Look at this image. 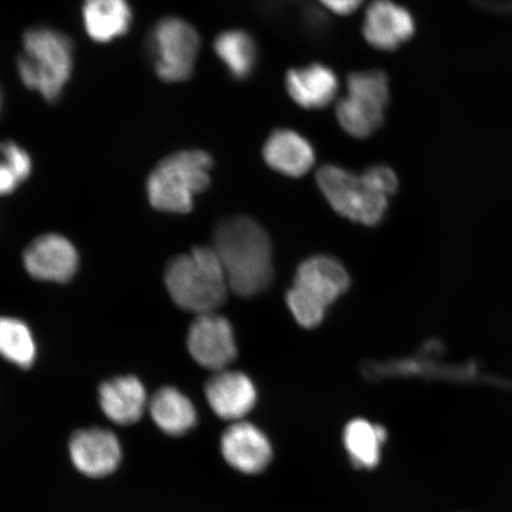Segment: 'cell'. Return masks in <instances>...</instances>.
Masks as SVG:
<instances>
[{
	"instance_id": "cell-1",
	"label": "cell",
	"mask_w": 512,
	"mask_h": 512,
	"mask_svg": "<svg viewBox=\"0 0 512 512\" xmlns=\"http://www.w3.org/2000/svg\"><path fill=\"white\" fill-rule=\"evenodd\" d=\"M213 248L226 272L230 291L252 298L271 286L274 268L270 236L251 217H229L217 224Z\"/></svg>"
},
{
	"instance_id": "cell-2",
	"label": "cell",
	"mask_w": 512,
	"mask_h": 512,
	"mask_svg": "<svg viewBox=\"0 0 512 512\" xmlns=\"http://www.w3.org/2000/svg\"><path fill=\"white\" fill-rule=\"evenodd\" d=\"M174 303L197 316L215 313L226 302L229 285L213 246H200L171 259L164 273Z\"/></svg>"
},
{
	"instance_id": "cell-3",
	"label": "cell",
	"mask_w": 512,
	"mask_h": 512,
	"mask_svg": "<svg viewBox=\"0 0 512 512\" xmlns=\"http://www.w3.org/2000/svg\"><path fill=\"white\" fill-rule=\"evenodd\" d=\"M73 43L62 32L47 27L31 28L23 37L18 74L24 86L49 102L60 98L72 76Z\"/></svg>"
},
{
	"instance_id": "cell-4",
	"label": "cell",
	"mask_w": 512,
	"mask_h": 512,
	"mask_svg": "<svg viewBox=\"0 0 512 512\" xmlns=\"http://www.w3.org/2000/svg\"><path fill=\"white\" fill-rule=\"evenodd\" d=\"M213 163L200 150L181 151L160 160L146 183L151 206L164 213H190L195 197L209 187Z\"/></svg>"
},
{
	"instance_id": "cell-5",
	"label": "cell",
	"mask_w": 512,
	"mask_h": 512,
	"mask_svg": "<svg viewBox=\"0 0 512 512\" xmlns=\"http://www.w3.org/2000/svg\"><path fill=\"white\" fill-rule=\"evenodd\" d=\"M350 277L345 267L331 256L317 255L298 267L286 302L292 316L303 328L323 323L326 310L348 291Z\"/></svg>"
},
{
	"instance_id": "cell-6",
	"label": "cell",
	"mask_w": 512,
	"mask_h": 512,
	"mask_svg": "<svg viewBox=\"0 0 512 512\" xmlns=\"http://www.w3.org/2000/svg\"><path fill=\"white\" fill-rule=\"evenodd\" d=\"M347 89L336 108L338 124L351 137L368 138L382 126L389 105L387 75L379 69L351 73Z\"/></svg>"
},
{
	"instance_id": "cell-7",
	"label": "cell",
	"mask_w": 512,
	"mask_h": 512,
	"mask_svg": "<svg viewBox=\"0 0 512 512\" xmlns=\"http://www.w3.org/2000/svg\"><path fill=\"white\" fill-rule=\"evenodd\" d=\"M317 183L332 209L350 221L376 226L387 213L389 197L370 187L363 178L337 165L318 171Z\"/></svg>"
},
{
	"instance_id": "cell-8",
	"label": "cell",
	"mask_w": 512,
	"mask_h": 512,
	"mask_svg": "<svg viewBox=\"0 0 512 512\" xmlns=\"http://www.w3.org/2000/svg\"><path fill=\"white\" fill-rule=\"evenodd\" d=\"M201 38L182 18L166 17L153 27L147 38V51L160 80L182 82L194 73Z\"/></svg>"
},
{
	"instance_id": "cell-9",
	"label": "cell",
	"mask_w": 512,
	"mask_h": 512,
	"mask_svg": "<svg viewBox=\"0 0 512 512\" xmlns=\"http://www.w3.org/2000/svg\"><path fill=\"white\" fill-rule=\"evenodd\" d=\"M188 350L201 367L226 370L238 356L232 324L217 313L197 316L188 332Z\"/></svg>"
},
{
	"instance_id": "cell-10",
	"label": "cell",
	"mask_w": 512,
	"mask_h": 512,
	"mask_svg": "<svg viewBox=\"0 0 512 512\" xmlns=\"http://www.w3.org/2000/svg\"><path fill=\"white\" fill-rule=\"evenodd\" d=\"M70 460L81 475L105 478L113 475L123 462V447L112 431L101 427L82 428L69 440Z\"/></svg>"
},
{
	"instance_id": "cell-11",
	"label": "cell",
	"mask_w": 512,
	"mask_h": 512,
	"mask_svg": "<svg viewBox=\"0 0 512 512\" xmlns=\"http://www.w3.org/2000/svg\"><path fill=\"white\" fill-rule=\"evenodd\" d=\"M25 270L32 278L67 283L79 268V254L73 243L59 234L38 236L23 254Z\"/></svg>"
},
{
	"instance_id": "cell-12",
	"label": "cell",
	"mask_w": 512,
	"mask_h": 512,
	"mask_svg": "<svg viewBox=\"0 0 512 512\" xmlns=\"http://www.w3.org/2000/svg\"><path fill=\"white\" fill-rule=\"evenodd\" d=\"M411 11L393 0H373L368 6L362 25V34L377 50L399 49L415 34Z\"/></svg>"
},
{
	"instance_id": "cell-13",
	"label": "cell",
	"mask_w": 512,
	"mask_h": 512,
	"mask_svg": "<svg viewBox=\"0 0 512 512\" xmlns=\"http://www.w3.org/2000/svg\"><path fill=\"white\" fill-rule=\"evenodd\" d=\"M221 453L227 464L243 475H256L266 470L273 458L267 435L245 421H236L224 431Z\"/></svg>"
},
{
	"instance_id": "cell-14",
	"label": "cell",
	"mask_w": 512,
	"mask_h": 512,
	"mask_svg": "<svg viewBox=\"0 0 512 512\" xmlns=\"http://www.w3.org/2000/svg\"><path fill=\"white\" fill-rule=\"evenodd\" d=\"M206 398L219 418L240 421L254 408L258 392L246 374L226 369L210 377L206 384Z\"/></svg>"
},
{
	"instance_id": "cell-15",
	"label": "cell",
	"mask_w": 512,
	"mask_h": 512,
	"mask_svg": "<svg viewBox=\"0 0 512 512\" xmlns=\"http://www.w3.org/2000/svg\"><path fill=\"white\" fill-rule=\"evenodd\" d=\"M101 411L114 424H136L149 407L146 389L136 376H118L105 381L99 388Z\"/></svg>"
},
{
	"instance_id": "cell-16",
	"label": "cell",
	"mask_w": 512,
	"mask_h": 512,
	"mask_svg": "<svg viewBox=\"0 0 512 512\" xmlns=\"http://www.w3.org/2000/svg\"><path fill=\"white\" fill-rule=\"evenodd\" d=\"M262 155L271 169L287 177L306 175L316 162V152L309 140L288 128L271 133Z\"/></svg>"
},
{
	"instance_id": "cell-17",
	"label": "cell",
	"mask_w": 512,
	"mask_h": 512,
	"mask_svg": "<svg viewBox=\"0 0 512 512\" xmlns=\"http://www.w3.org/2000/svg\"><path fill=\"white\" fill-rule=\"evenodd\" d=\"M285 85L288 95L305 110H320L330 105L339 86L334 70L320 63L291 69Z\"/></svg>"
},
{
	"instance_id": "cell-18",
	"label": "cell",
	"mask_w": 512,
	"mask_h": 512,
	"mask_svg": "<svg viewBox=\"0 0 512 512\" xmlns=\"http://www.w3.org/2000/svg\"><path fill=\"white\" fill-rule=\"evenodd\" d=\"M153 422L169 437H182L197 425L194 403L174 387L159 388L149 402Z\"/></svg>"
},
{
	"instance_id": "cell-19",
	"label": "cell",
	"mask_w": 512,
	"mask_h": 512,
	"mask_svg": "<svg viewBox=\"0 0 512 512\" xmlns=\"http://www.w3.org/2000/svg\"><path fill=\"white\" fill-rule=\"evenodd\" d=\"M82 18L92 40L108 43L130 30L132 11L127 0H85Z\"/></svg>"
},
{
	"instance_id": "cell-20",
	"label": "cell",
	"mask_w": 512,
	"mask_h": 512,
	"mask_svg": "<svg viewBox=\"0 0 512 512\" xmlns=\"http://www.w3.org/2000/svg\"><path fill=\"white\" fill-rule=\"evenodd\" d=\"M214 50L232 78L245 81L255 72L259 48L247 31L235 29L216 37Z\"/></svg>"
},
{
	"instance_id": "cell-21",
	"label": "cell",
	"mask_w": 512,
	"mask_h": 512,
	"mask_svg": "<svg viewBox=\"0 0 512 512\" xmlns=\"http://www.w3.org/2000/svg\"><path fill=\"white\" fill-rule=\"evenodd\" d=\"M387 437L386 428L368 420L354 419L344 428L343 443L352 464L371 470L380 464L382 446Z\"/></svg>"
},
{
	"instance_id": "cell-22",
	"label": "cell",
	"mask_w": 512,
	"mask_h": 512,
	"mask_svg": "<svg viewBox=\"0 0 512 512\" xmlns=\"http://www.w3.org/2000/svg\"><path fill=\"white\" fill-rule=\"evenodd\" d=\"M0 356L23 369H29L35 363L36 341L22 320L0 317Z\"/></svg>"
},
{
	"instance_id": "cell-23",
	"label": "cell",
	"mask_w": 512,
	"mask_h": 512,
	"mask_svg": "<svg viewBox=\"0 0 512 512\" xmlns=\"http://www.w3.org/2000/svg\"><path fill=\"white\" fill-rule=\"evenodd\" d=\"M0 157L8 160L23 182L27 181L32 171V160L21 145L12 140L0 143Z\"/></svg>"
},
{
	"instance_id": "cell-24",
	"label": "cell",
	"mask_w": 512,
	"mask_h": 512,
	"mask_svg": "<svg viewBox=\"0 0 512 512\" xmlns=\"http://www.w3.org/2000/svg\"><path fill=\"white\" fill-rule=\"evenodd\" d=\"M362 176L370 184V187H373L387 197L394 195L399 188L398 177L386 165L371 166Z\"/></svg>"
},
{
	"instance_id": "cell-25",
	"label": "cell",
	"mask_w": 512,
	"mask_h": 512,
	"mask_svg": "<svg viewBox=\"0 0 512 512\" xmlns=\"http://www.w3.org/2000/svg\"><path fill=\"white\" fill-rule=\"evenodd\" d=\"M22 182V178L19 177L8 160L0 157V196L12 194Z\"/></svg>"
},
{
	"instance_id": "cell-26",
	"label": "cell",
	"mask_w": 512,
	"mask_h": 512,
	"mask_svg": "<svg viewBox=\"0 0 512 512\" xmlns=\"http://www.w3.org/2000/svg\"><path fill=\"white\" fill-rule=\"evenodd\" d=\"M326 9L337 15H350L360 8L363 0H319Z\"/></svg>"
},
{
	"instance_id": "cell-27",
	"label": "cell",
	"mask_w": 512,
	"mask_h": 512,
	"mask_svg": "<svg viewBox=\"0 0 512 512\" xmlns=\"http://www.w3.org/2000/svg\"><path fill=\"white\" fill-rule=\"evenodd\" d=\"M2 108H3V93H2V89H0V112H2Z\"/></svg>"
}]
</instances>
